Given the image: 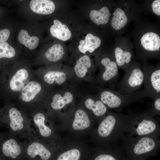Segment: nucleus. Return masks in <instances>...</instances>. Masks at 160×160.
I'll return each instance as SVG.
<instances>
[{
    "instance_id": "f257e3e1",
    "label": "nucleus",
    "mask_w": 160,
    "mask_h": 160,
    "mask_svg": "<svg viewBox=\"0 0 160 160\" xmlns=\"http://www.w3.org/2000/svg\"><path fill=\"white\" fill-rule=\"evenodd\" d=\"M133 28L127 36L133 46L137 60L141 63L151 59H160L159 24L143 19L133 22Z\"/></svg>"
},
{
    "instance_id": "f03ea898",
    "label": "nucleus",
    "mask_w": 160,
    "mask_h": 160,
    "mask_svg": "<svg viewBox=\"0 0 160 160\" xmlns=\"http://www.w3.org/2000/svg\"><path fill=\"white\" fill-rule=\"evenodd\" d=\"M53 90V87L35 76L12 102L31 118L36 113L45 108Z\"/></svg>"
},
{
    "instance_id": "7ed1b4c3",
    "label": "nucleus",
    "mask_w": 160,
    "mask_h": 160,
    "mask_svg": "<svg viewBox=\"0 0 160 160\" xmlns=\"http://www.w3.org/2000/svg\"><path fill=\"white\" fill-rule=\"evenodd\" d=\"M32 125L31 119L11 101L3 102L0 107V127L6 128L17 137L28 140L39 137Z\"/></svg>"
},
{
    "instance_id": "20e7f679",
    "label": "nucleus",
    "mask_w": 160,
    "mask_h": 160,
    "mask_svg": "<svg viewBox=\"0 0 160 160\" xmlns=\"http://www.w3.org/2000/svg\"><path fill=\"white\" fill-rule=\"evenodd\" d=\"M35 76L28 66H11L0 73V97L3 101H12Z\"/></svg>"
},
{
    "instance_id": "39448f33",
    "label": "nucleus",
    "mask_w": 160,
    "mask_h": 160,
    "mask_svg": "<svg viewBox=\"0 0 160 160\" xmlns=\"http://www.w3.org/2000/svg\"><path fill=\"white\" fill-rule=\"evenodd\" d=\"M143 12L135 0L115 1L109 25L110 33L114 38L125 32L130 23L140 18Z\"/></svg>"
},
{
    "instance_id": "423d86ee",
    "label": "nucleus",
    "mask_w": 160,
    "mask_h": 160,
    "mask_svg": "<svg viewBox=\"0 0 160 160\" xmlns=\"http://www.w3.org/2000/svg\"><path fill=\"white\" fill-rule=\"evenodd\" d=\"M108 36L97 26L91 24L84 27L72 39V47L81 55L92 54L101 57L105 49Z\"/></svg>"
},
{
    "instance_id": "0eeeda50",
    "label": "nucleus",
    "mask_w": 160,
    "mask_h": 160,
    "mask_svg": "<svg viewBox=\"0 0 160 160\" xmlns=\"http://www.w3.org/2000/svg\"><path fill=\"white\" fill-rule=\"evenodd\" d=\"M107 115L100 122L97 130L98 135L109 144L117 143L129 130L131 114H124L108 110Z\"/></svg>"
},
{
    "instance_id": "6e6552de",
    "label": "nucleus",
    "mask_w": 160,
    "mask_h": 160,
    "mask_svg": "<svg viewBox=\"0 0 160 160\" xmlns=\"http://www.w3.org/2000/svg\"><path fill=\"white\" fill-rule=\"evenodd\" d=\"M126 133L121 139L122 145L132 160H143L147 156L156 153L160 148L159 137L134 136Z\"/></svg>"
},
{
    "instance_id": "1a4fd4ad",
    "label": "nucleus",
    "mask_w": 160,
    "mask_h": 160,
    "mask_svg": "<svg viewBox=\"0 0 160 160\" xmlns=\"http://www.w3.org/2000/svg\"><path fill=\"white\" fill-rule=\"evenodd\" d=\"M97 96L107 108L121 111L123 108L129 105L142 101L144 98L142 90L131 93H125L113 89L98 87Z\"/></svg>"
},
{
    "instance_id": "9d476101",
    "label": "nucleus",
    "mask_w": 160,
    "mask_h": 160,
    "mask_svg": "<svg viewBox=\"0 0 160 160\" xmlns=\"http://www.w3.org/2000/svg\"><path fill=\"white\" fill-rule=\"evenodd\" d=\"M62 17L54 19L49 30L53 37L65 42L72 40L85 25L78 15L70 11H63Z\"/></svg>"
},
{
    "instance_id": "9b49d317",
    "label": "nucleus",
    "mask_w": 160,
    "mask_h": 160,
    "mask_svg": "<svg viewBox=\"0 0 160 160\" xmlns=\"http://www.w3.org/2000/svg\"><path fill=\"white\" fill-rule=\"evenodd\" d=\"M131 113V122L127 133L134 136L159 137L160 135L159 123L148 110Z\"/></svg>"
},
{
    "instance_id": "f8f14e48",
    "label": "nucleus",
    "mask_w": 160,
    "mask_h": 160,
    "mask_svg": "<svg viewBox=\"0 0 160 160\" xmlns=\"http://www.w3.org/2000/svg\"><path fill=\"white\" fill-rule=\"evenodd\" d=\"M115 4L113 0H94L88 4V17L92 23L106 34L110 33L109 25Z\"/></svg>"
},
{
    "instance_id": "ddd939ff",
    "label": "nucleus",
    "mask_w": 160,
    "mask_h": 160,
    "mask_svg": "<svg viewBox=\"0 0 160 160\" xmlns=\"http://www.w3.org/2000/svg\"><path fill=\"white\" fill-rule=\"evenodd\" d=\"M98 66L100 72L96 77L95 82L101 85L108 84L111 89L116 87L119 68L110 48H107L101 55Z\"/></svg>"
},
{
    "instance_id": "4468645a",
    "label": "nucleus",
    "mask_w": 160,
    "mask_h": 160,
    "mask_svg": "<svg viewBox=\"0 0 160 160\" xmlns=\"http://www.w3.org/2000/svg\"><path fill=\"white\" fill-rule=\"evenodd\" d=\"M110 49L119 69L124 71L137 60L133 51L132 43L127 36L115 37Z\"/></svg>"
},
{
    "instance_id": "2eb2a0df",
    "label": "nucleus",
    "mask_w": 160,
    "mask_h": 160,
    "mask_svg": "<svg viewBox=\"0 0 160 160\" xmlns=\"http://www.w3.org/2000/svg\"><path fill=\"white\" fill-rule=\"evenodd\" d=\"M124 71V76L116 87L118 90L125 93L138 90L143 83L144 79L141 63L137 60Z\"/></svg>"
},
{
    "instance_id": "dca6fc26",
    "label": "nucleus",
    "mask_w": 160,
    "mask_h": 160,
    "mask_svg": "<svg viewBox=\"0 0 160 160\" xmlns=\"http://www.w3.org/2000/svg\"><path fill=\"white\" fill-rule=\"evenodd\" d=\"M144 75V97L152 99L160 96V63L154 65L147 62L141 63Z\"/></svg>"
},
{
    "instance_id": "f3484780",
    "label": "nucleus",
    "mask_w": 160,
    "mask_h": 160,
    "mask_svg": "<svg viewBox=\"0 0 160 160\" xmlns=\"http://www.w3.org/2000/svg\"><path fill=\"white\" fill-rule=\"evenodd\" d=\"M9 131L0 132V153L4 156L15 159L24 152L27 142H22Z\"/></svg>"
},
{
    "instance_id": "a211bd4d",
    "label": "nucleus",
    "mask_w": 160,
    "mask_h": 160,
    "mask_svg": "<svg viewBox=\"0 0 160 160\" xmlns=\"http://www.w3.org/2000/svg\"><path fill=\"white\" fill-rule=\"evenodd\" d=\"M35 76L47 85L53 87L63 84L67 80L65 72L58 67L48 66L33 70Z\"/></svg>"
},
{
    "instance_id": "6ab92c4d",
    "label": "nucleus",
    "mask_w": 160,
    "mask_h": 160,
    "mask_svg": "<svg viewBox=\"0 0 160 160\" xmlns=\"http://www.w3.org/2000/svg\"><path fill=\"white\" fill-rule=\"evenodd\" d=\"M101 57L87 54L80 55L74 63L73 70L76 75L79 78H83L87 73L94 72L98 67Z\"/></svg>"
},
{
    "instance_id": "aec40b11",
    "label": "nucleus",
    "mask_w": 160,
    "mask_h": 160,
    "mask_svg": "<svg viewBox=\"0 0 160 160\" xmlns=\"http://www.w3.org/2000/svg\"><path fill=\"white\" fill-rule=\"evenodd\" d=\"M44 140V138L38 137L27 140L24 152L32 159L39 156L42 160H48L51 154Z\"/></svg>"
},
{
    "instance_id": "412c9836",
    "label": "nucleus",
    "mask_w": 160,
    "mask_h": 160,
    "mask_svg": "<svg viewBox=\"0 0 160 160\" xmlns=\"http://www.w3.org/2000/svg\"><path fill=\"white\" fill-rule=\"evenodd\" d=\"M73 94L69 91L63 93L53 91L45 106L49 110L57 111L71 103L73 99Z\"/></svg>"
},
{
    "instance_id": "4be33fe9",
    "label": "nucleus",
    "mask_w": 160,
    "mask_h": 160,
    "mask_svg": "<svg viewBox=\"0 0 160 160\" xmlns=\"http://www.w3.org/2000/svg\"><path fill=\"white\" fill-rule=\"evenodd\" d=\"M47 116L43 109L36 113L31 118L32 125L34 126L39 137L47 138L52 134V130L45 123Z\"/></svg>"
},
{
    "instance_id": "5701e85b",
    "label": "nucleus",
    "mask_w": 160,
    "mask_h": 160,
    "mask_svg": "<svg viewBox=\"0 0 160 160\" xmlns=\"http://www.w3.org/2000/svg\"><path fill=\"white\" fill-rule=\"evenodd\" d=\"M68 49L64 42L55 43L45 51L44 56L46 61L49 63H57L63 60Z\"/></svg>"
},
{
    "instance_id": "b1692460",
    "label": "nucleus",
    "mask_w": 160,
    "mask_h": 160,
    "mask_svg": "<svg viewBox=\"0 0 160 160\" xmlns=\"http://www.w3.org/2000/svg\"><path fill=\"white\" fill-rule=\"evenodd\" d=\"M30 9L34 12L43 15H50L55 9L54 3L50 0H32L30 3Z\"/></svg>"
},
{
    "instance_id": "393cba45",
    "label": "nucleus",
    "mask_w": 160,
    "mask_h": 160,
    "mask_svg": "<svg viewBox=\"0 0 160 160\" xmlns=\"http://www.w3.org/2000/svg\"><path fill=\"white\" fill-rule=\"evenodd\" d=\"M84 104L86 107L91 110L93 114L97 117L104 118L108 110L97 96L87 99Z\"/></svg>"
},
{
    "instance_id": "a878e982",
    "label": "nucleus",
    "mask_w": 160,
    "mask_h": 160,
    "mask_svg": "<svg viewBox=\"0 0 160 160\" xmlns=\"http://www.w3.org/2000/svg\"><path fill=\"white\" fill-rule=\"evenodd\" d=\"M90 124V121L87 113L82 109L77 111L72 124V127L75 130H83L88 128Z\"/></svg>"
},
{
    "instance_id": "bb28decb",
    "label": "nucleus",
    "mask_w": 160,
    "mask_h": 160,
    "mask_svg": "<svg viewBox=\"0 0 160 160\" xmlns=\"http://www.w3.org/2000/svg\"><path fill=\"white\" fill-rule=\"evenodd\" d=\"M17 38L20 43L31 50L34 49L37 47L39 41L38 37L30 36L27 31L23 29L20 31Z\"/></svg>"
},
{
    "instance_id": "cd10ccee",
    "label": "nucleus",
    "mask_w": 160,
    "mask_h": 160,
    "mask_svg": "<svg viewBox=\"0 0 160 160\" xmlns=\"http://www.w3.org/2000/svg\"><path fill=\"white\" fill-rule=\"evenodd\" d=\"M143 11L147 12L160 18V0H145L139 4Z\"/></svg>"
},
{
    "instance_id": "c85d7f7f",
    "label": "nucleus",
    "mask_w": 160,
    "mask_h": 160,
    "mask_svg": "<svg viewBox=\"0 0 160 160\" xmlns=\"http://www.w3.org/2000/svg\"><path fill=\"white\" fill-rule=\"evenodd\" d=\"M16 55L15 49L8 43L0 42V60L13 58Z\"/></svg>"
},
{
    "instance_id": "c756f323",
    "label": "nucleus",
    "mask_w": 160,
    "mask_h": 160,
    "mask_svg": "<svg viewBox=\"0 0 160 160\" xmlns=\"http://www.w3.org/2000/svg\"><path fill=\"white\" fill-rule=\"evenodd\" d=\"M80 156L79 151L74 149L67 151L60 155L57 160H79Z\"/></svg>"
},
{
    "instance_id": "7c9ffc66",
    "label": "nucleus",
    "mask_w": 160,
    "mask_h": 160,
    "mask_svg": "<svg viewBox=\"0 0 160 160\" xmlns=\"http://www.w3.org/2000/svg\"><path fill=\"white\" fill-rule=\"evenodd\" d=\"M148 111L153 116L160 115V96L153 98L152 107Z\"/></svg>"
},
{
    "instance_id": "2f4dec72",
    "label": "nucleus",
    "mask_w": 160,
    "mask_h": 160,
    "mask_svg": "<svg viewBox=\"0 0 160 160\" xmlns=\"http://www.w3.org/2000/svg\"><path fill=\"white\" fill-rule=\"evenodd\" d=\"M10 34L9 30L4 29L0 30V42H4L8 39Z\"/></svg>"
},
{
    "instance_id": "473e14b6",
    "label": "nucleus",
    "mask_w": 160,
    "mask_h": 160,
    "mask_svg": "<svg viewBox=\"0 0 160 160\" xmlns=\"http://www.w3.org/2000/svg\"><path fill=\"white\" fill-rule=\"evenodd\" d=\"M0 99H1V97H0Z\"/></svg>"
}]
</instances>
